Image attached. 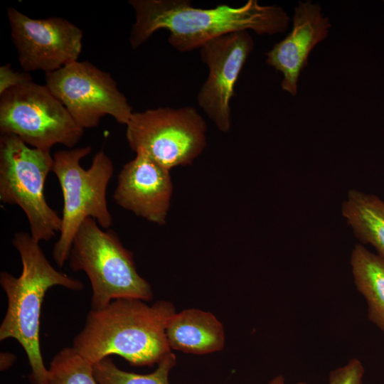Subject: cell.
Instances as JSON below:
<instances>
[{
	"label": "cell",
	"mask_w": 384,
	"mask_h": 384,
	"mask_svg": "<svg viewBox=\"0 0 384 384\" xmlns=\"http://www.w3.org/2000/svg\"><path fill=\"white\" fill-rule=\"evenodd\" d=\"M46 85L83 129L110 115L127 125L132 107L112 75L89 61H75L46 73Z\"/></svg>",
	"instance_id": "9"
},
{
	"label": "cell",
	"mask_w": 384,
	"mask_h": 384,
	"mask_svg": "<svg viewBox=\"0 0 384 384\" xmlns=\"http://www.w3.org/2000/svg\"><path fill=\"white\" fill-rule=\"evenodd\" d=\"M128 3L135 13L129 38L133 49L160 29L169 31L168 41L174 49L187 52L234 32L282 33L289 20L281 7L260 5L257 0H249L239 7L221 4L211 9L193 7L188 0H129Z\"/></svg>",
	"instance_id": "1"
},
{
	"label": "cell",
	"mask_w": 384,
	"mask_h": 384,
	"mask_svg": "<svg viewBox=\"0 0 384 384\" xmlns=\"http://www.w3.org/2000/svg\"><path fill=\"white\" fill-rule=\"evenodd\" d=\"M12 244L18 251L22 271L18 277L0 273V284L7 297V309L0 326V341L14 338L26 353L32 384H49L40 348V317L46 292L54 286L81 291L83 283L54 268L39 242L29 233L14 234Z\"/></svg>",
	"instance_id": "3"
},
{
	"label": "cell",
	"mask_w": 384,
	"mask_h": 384,
	"mask_svg": "<svg viewBox=\"0 0 384 384\" xmlns=\"http://www.w3.org/2000/svg\"><path fill=\"white\" fill-rule=\"evenodd\" d=\"M53 165L50 151L31 148L15 134H1L0 200L23 210L30 235L38 242L52 239L62 225L61 218L48 206L44 195Z\"/></svg>",
	"instance_id": "6"
},
{
	"label": "cell",
	"mask_w": 384,
	"mask_h": 384,
	"mask_svg": "<svg viewBox=\"0 0 384 384\" xmlns=\"http://www.w3.org/2000/svg\"><path fill=\"white\" fill-rule=\"evenodd\" d=\"M126 126L131 149L169 170L191 164L206 146V122L193 107L134 112Z\"/></svg>",
	"instance_id": "8"
},
{
	"label": "cell",
	"mask_w": 384,
	"mask_h": 384,
	"mask_svg": "<svg viewBox=\"0 0 384 384\" xmlns=\"http://www.w3.org/2000/svg\"><path fill=\"white\" fill-rule=\"evenodd\" d=\"M93 366L73 346L65 347L50 363L49 384H100L94 375Z\"/></svg>",
	"instance_id": "18"
},
{
	"label": "cell",
	"mask_w": 384,
	"mask_h": 384,
	"mask_svg": "<svg viewBox=\"0 0 384 384\" xmlns=\"http://www.w3.org/2000/svg\"><path fill=\"white\" fill-rule=\"evenodd\" d=\"M0 132L16 135L32 148L50 151L58 144L73 149L84 129L46 85L32 80L0 95Z\"/></svg>",
	"instance_id": "7"
},
{
	"label": "cell",
	"mask_w": 384,
	"mask_h": 384,
	"mask_svg": "<svg viewBox=\"0 0 384 384\" xmlns=\"http://www.w3.org/2000/svg\"><path fill=\"white\" fill-rule=\"evenodd\" d=\"M176 364V356L171 352L149 374H137L119 368L107 357L93 366L94 375L100 384H170L169 373Z\"/></svg>",
	"instance_id": "17"
},
{
	"label": "cell",
	"mask_w": 384,
	"mask_h": 384,
	"mask_svg": "<svg viewBox=\"0 0 384 384\" xmlns=\"http://www.w3.org/2000/svg\"><path fill=\"white\" fill-rule=\"evenodd\" d=\"M166 334L171 349L196 355L220 351L225 341L222 323L212 313L198 309L176 312Z\"/></svg>",
	"instance_id": "14"
},
{
	"label": "cell",
	"mask_w": 384,
	"mask_h": 384,
	"mask_svg": "<svg viewBox=\"0 0 384 384\" xmlns=\"http://www.w3.org/2000/svg\"><path fill=\"white\" fill-rule=\"evenodd\" d=\"M16 356L10 352H1L0 353V370H8L16 361Z\"/></svg>",
	"instance_id": "21"
},
{
	"label": "cell",
	"mask_w": 384,
	"mask_h": 384,
	"mask_svg": "<svg viewBox=\"0 0 384 384\" xmlns=\"http://www.w3.org/2000/svg\"><path fill=\"white\" fill-rule=\"evenodd\" d=\"M330 26L319 4L311 1L299 2L294 9L292 31L265 53L266 63L283 74V90L296 95L298 78L307 65L309 55L327 37Z\"/></svg>",
	"instance_id": "13"
},
{
	"label": "cell",
	"mask_w": 384,
	"mask_h": 384,
	"mask_svg": "<svg viewBox=\"0 0 384 384\" xmlns=\"http://www.w3.org/2000/svg\"><path fill=\"white\" fill-rule=\"evenodd\" d=\"M350 265L356 289L367 303L368 318L384 334V259L359 243L351 251Z\"/></svg>",
	"instance_id": "16"
},
{
	"label": "cell",
	"mask_w": 384,
	"mask_h": 384,
	"mask_svg": "<svg viewBox=\"0 0 384 384\" xmlns=\"http://www.w3.org/2000/svg\"><path fill=\"white\" fill-rule=\"evenodd\" d=\"M30 81H32V77L28 73L14 71L9 63L0 67V95L11 87Z\"/></svg>",
	"instance_id": "20"
},
{
	"label": "cell",
	"mask_w": 384,
	"mask_h": 384,
	"mask_svg": "<svg viewBox=\"0 0 384 384\" xmlns=\"http://www.w3.org/2000/svg\"><path fill=\"white\" fill-rule=\"evenodd\" d=\"M68 260L70 270L84 272L90 282L91 309H103L117 299H153L133 254L113 230H103L92 218L85 219L75 234Z\"/></svg>",
	"instance_id": "4"
},
{
	"label": "cell",
	"mask_w": 384,
	"mask_h": 384,
	"mask_svg": "<svg viewBox=\"0 0 384 384\" xmlns=\"http://www.w3.org/2000/svg\"><path fill=\"white\" fill-rule=\"evenodd\" d=\"M364 373L361 361L353 358L344 366L330 371L328 384H362Z\"/></svg>",
	"instance_id": "19"
},
{
	"label": "cell",
	"mask_w": 384,
	"mask_h": 384,
	"mask_svg": "<svg viewBox=\"0 0 384 384\" xmlns=\"http://www.w3.org/2000/svg\"><path fill=\"white\" fill-rule=\"evenodd\" d=\"M92 151L91 146L61 149L53 156L52 171L57 176L63 197L60 237L53 249V258L62 267L68 260L73 241L84 220H95L102 229L112 225L107 202V188L114 173L111 159L102 150L85 169L80 160Z\"/></svg>",
	"instance_id": "5"
},
{
	"label": "cell",
	"mask_w": 384,
	"mask_h": 384,
	"mask_svg": "<svg viewBox=\"0 0 384 384\" xmlns=\"http://www.w3.org/2000/svg\"><path fill=\"white\" fill-rule=\"evenodd\" d=\"M268 384H287L285 378L282 375H277L275 377H274L272 379H271ZM295 384H308L306 382L300 381Z\"/></svg>",
	"instance_id": "22"
},
{
	"label": "cell",
	"mask_w": 384,
	"mask_h": 384,
	"mask_svg": "<svg viewBox=\"0 0 384 384\" xmlns=\"http://www.w3.org/2000/svg\"><path fill=\"white\" fill-rule=\"evenodd\" d=\"M173 184L170 170L137 154L119 173L114 200L122 208L149 222L166 223Z\"/></svg>",
	"instance_id": "12"
},
{
	"label": "cell",
	"mask_w": 384,
	"mask_h": 384,
	"mask_svg": "<svg viewBox=\"0 0 384 384\" xmlns=\"http://www.w3.org/2000/svg\"><path fill=\"white\" fill-rule=\"evenodd\" d=\"M175 313L169 301L150 306L139 299H114L89 311L73 347L92 364L117 355L132 366H151L171 352L166 328Z\"/></svg>",
	"instance_id": "2"
},
{
	"label": "cell",
	"mask_w": 384,
	"mask_h": 384,
	"mask_svg": "<svg viewBox=\"0 0 384 384\" xmlns=\"http://www.w3.org/2000/svg\"><path fill=\"white\" fill-rule=\"evenodd\" d=\"M11 36L24 72L55 71L78 61L83 31L58 16L33 18L14 7L7 8Z\"/></svg>",
	"instance_id": "10"
},
{
	"label": "cell",
	"mask_w": 384,
	"mask_h": 384,
	"mask_svg": "<svg viewBox=\"0 0 384 384\" xmlns=\"http://www.w3.org/2000/svg\"><path fill=\"white\" fill-rule=\"evenodd\" d=\"M341 214L362 245H370L384 259V200L376 195L350 190Z\"/></svg>",
	"instance_id": "15"
},
{
	"label": "cell",
	"mask_w": 384,
	"mask_h": 384,
	"mask_svg": "<svg viewBox=\"0 0 384 384\" xmlns=\"http://www.w3.org/2000/svg\"><path fill=\"white\" fill-rule=\"evenodd\" d=\"M254 41L247 31L215 38L200 49L208 75L197 95V102L208 118L222 132L231 127L230 101L235 85Z\"/></svg>",
	"instance_id": "11"
}]
</instances>
